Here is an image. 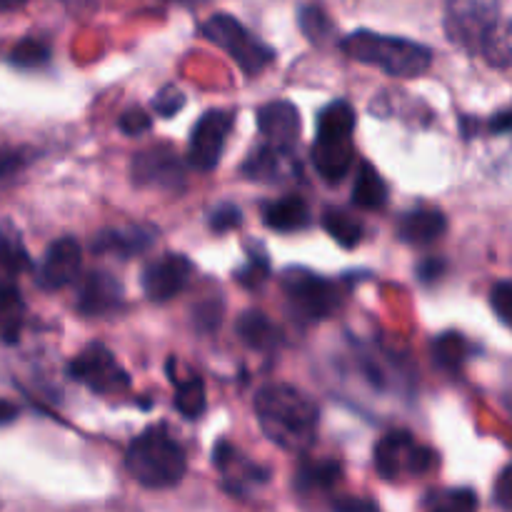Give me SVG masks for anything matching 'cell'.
Segmentation results:
<instances>
[{
    "instance_id": "19",
    "label": "cell",
    "mask_w": 512,
    "mask_h": 512,
    "mask_svg": "<svg viewBox=\"0 0 512 512\" xmlns=\"http://www.w3.org/2000/svg\"><path fill=\"white\" fill-rule=\"evenodd\" d=\"M353 140H340V143H318L313 145V165L325 183H340L348 178L353 168Z\"/></svg>"
},
{
    "instance_id": "15",
    "label": "cell",
    "mask_w": 512,
    "mask_h": 512,
    "mask_svg": "<svg viewBox=\"0 0 512 512\" xmlns=\"http://www.w3.org/2000/svg\"><path fill=\"white\" fill-rule=\"evenodd\" d=\"M258 130L265 145L283 153H293L300 138V113L288 100H273L258 110Z\"/></svg>"
},
{
    "instance_id": "24",
    "label": "cell",
    "mask_w": 512,
    "mask_h": 512,
    "mask_svg": "<svg viewBox=\"0 0 512 512\" xmlns=\"http://www.w3.org/2000/svg\"><path fill=\"white\" fill-rule=\"evenodd\" d=\"M25 323V303L18 285L0 278V338L5 343H18Z\"/></svg>"
},
{
    "instance_id": "31",
    "label": "cell",
    "mask_w": 512,
    "mask_h": 512,
    "mask_svg": "<svg viewBox=\"0 0 512 512\" xmlns=\"http://www.w3.org/2000/svg\"><path fill=\"white\" fill-rule=\"evenodd\" d=\"M268 275L270 260L268 253L263 250V245H248V263H245L243 268L235 270V280H238L240 285H245V288H258V285H263L265 280H268Z\"/></svg>"
},
{
    "instance_id": "40",
    "label": "cell",
    "mask_w": 512,
    "mask_h": 512,
    "mask_svg": "<svg viewBox=\"0 0 512 512\" xmlns=\"http://www.w3.org/2000/svg\"><path fill=\"white\" fill-rule=\"evenodd\" d=\"M495 503H498L503 510H510V503H512V470H510V465H508V468H503L498 483H495Z\"/></svg>"
},
{
    "instance_id": "5",
    "label": "cell",
    "mask_w": 512,
    "mask_h": 512,
    "mask_svg": "<svg viewBox=\"0 0 512 512\" xmlns=\"http://www.w3.org/2000/svg\"><path fill=\"white\" fill-rule=\"evenodd\" d=\"M200 35L213 45H218L223 53H228L248 78L260 75L275 60V50L228 13L210 15L200 25Z\"/></svg>"
},
{
    "instance_id": "32",
    "label": "cell",
    "mask_w": 512,
    "mask_h": 512,
    "mask_svg": "<svg viewBox=\"0 0 512 512\" xmlns=\"http://www.w3.org/2000/svg\"><path fill=\"white\" fill-rule=\"evenodd\" d=\"M50 60V45L40 38H23L10 50V63L18 68H43Z\"/></svg>"
},
{
    "instance_id": "36",
    "label": "cell",
    "mask_w": 512,
    "mask_h": 512,
    "mask_svg": "<svg viewBox=\"0 0 512 512\" xmlns=\"http://www.w3.org/2000/svg\"><path fill=\"white\" fill-rule=\"evenodd\" d=\"M208 223H210V230H213V233L223 235V233H230V230H235L240 223H243V213H240L238 205L223 203V205H218L213 213H210Z\"/></svg>"
},
{
    "instance_id": "20",
    "label": "cell",
    "mask_w": 512,
    "mask_h": 512,
    "mask_svg": "<svg viewBox=\"0 0 512 512\" xmlns=\"http://www.w3.org/2000/svg\"><path fill=\"white\" fill-rule=\"evenodd\" d=\"M263 223L278 233H298V230L308 228L313 218H310L308 203L300 195H285V198L265 205Z\"/></svg>"
},
{
    "instance_id": "4",
    "label": "cell",
    "mask_w": 512,
    "mask_h": 512,
    "mask_svg": "<svg viewBox=\"0 0 512 512\" xmlns=\"http://www.w3.org/2000/svg\"><path fill=\"white\" fill-rule=\"evenodd\" d=\"M125 468L143 488L165 490L185 478L188 460H185V450L180 448L178 440L163 425H153L128 445Z\"/></svg>"
},
{
    "instance_id": "11",
    "label": "cell",
    "mask_w": 512,
    "mask_h": 512,
    "mask_svg": "<svg viewBox=\"0 0 512 512\" xmlns=\"http://www.w3.org/2000/svg\"><path fill=\"white\" fill-rule=\"evenodd\" d=\"M190 273H193V263L185 255H160L158 260L145 265L143 278H140L145 298L153 300V303H168V300L178 298L188 288Z\"/></svg>"
},
{
    "instance_id": "27",
    "label": "cell",
    "mask_w": 512,
    "mask_h": 512,
    "mask_svg": "<svg viewBox=\"0 0 512 512\" xmlns=\"http://www.w3.org/2000/svg\"><path fill=\"white\" fill-rule=\"evenodd\" d=\"M323 228L340 248H358L360 240H363V223L343 208H325Z\"/></svg>"
},
{
    "instance_id": "1",
    "label": "cell",
    "mask_w": 512,
    "mask_h": 512,
    "mask_svg": "<svg viewBox=\"0 0 512 512\" xmlns=\"http://www.w3.org/2000/svg\"><path fill=\"white\" fill-rule=\"evenodd\" d=\"M445 33L450 43L483 55L495 68L510 65V23L503 0H445Z\"/></svg>"
},
{
    "instance_id": "41",
    "label": "cell",
    "mask_w": 512,
    "mask_h": 512,
    "mask_svg": "<svg viewBox=\"0 0 512 512\" xmlns=\"http://www.w3.org/2000/svg\"><path fill=\"white\" fill-rule=\"evenodd\" d=\"M335 512H378V505L368 498H338L333 503Z\"/></svg>"
},
{
    "instance_id": "30",
    "label": "cell",
    "mask_w": 512,
    "mask_h": 512,
    "mask_svg": "<svg viewBox=\"0 0 512 512\" xmlns=\"http://www.w3.org/2000/svg\"><path fill=\"white\" fill-rule=\"evenodd\" d=\"M300 33L313 45H328L335 38V23L320 5L308 3L298 10Z\"/></svg>"
},
{
    "instance_id": "17",
    "label": "cell",
    "mask_w": 512,
    "mask_h": 512,
    "mask_svg": "<svg viewBox=\"0 0 512 512\" xmlns=\"http://www.w3.org/2000/svg\"><path fill=\"white\" fill-rule=\"evenodd\" d=\"M448 230V220L438 208H415L398 223V235L408 245H430Z\"/></svg>"
},
{
    "instance_id": "29",
    "label": "cell",
    "mask_w": 512,
    "mask_h": 512,
    "mask_svg": "<svg viewBox=\"0 0 512 512\" xmlns=\"http://www.w3.org/2000/svg\"><path fill=\"white\" fill-rule=\"evenodd\" d=\"M30 255L23 238L10 223L0 225V270L8 275H20L30 270Z\"/></svg>"
},
{
    "instance_id": "39",
    "label": "cell",
    "mask_w": 512,
    "mask_h": 512,
    "mask_svg": "<svg viewBox=\"0 0 512 512\" xmlns=\"http://www.w3.org/2000/svg\"><path fill=\"white\" fill-rule=\"evenodd\" d=\"M445 270H448V263L443 258H428L418 265V280L425 285L438 283L445 275Z\"/></svg>"
},
{
    "instance_id": "35",
    "label": "cell",
    "mask_w": 512,
    "mask_h": 512,
    "mask_svg": "<svg viewBox=\"0 0 512 512\" xmlns=\"http://www.w3.org/2000/svg\"><path fill=\"white\" fill-rule=\"evenodd\" d=\"M185 105V95L178 85H165L155 93L153 98V113L160 115V118H173L183 110Z\"/></svg>"
},
{
    "instance_id": "10",
    "label": "cell",
    "mask_w": 512,
    "mask_h": 512,
    "mask_svg": "<svg viewBox=\"0 0 512 512\" xmlns=\"http://www.w3.org/2000/svg\"><path fill=\"white\" fill-rule=\"evenodd\" d=\"M130 178L140 188L178 193L185 185V163L170 145H153L135 153L130 163Z\"/></svg>"
},
{
    "instance_id": "28",
    "label": "cell",
    "mask_w": 512,
    "mask_h": 512,
    "mask_svg": "<svg viewBox=\"0 0 512 512\" xmlns=\"http://www.w3.org/2000/svg\"><path fill=\"white\" fill-rule=\"evenodd\" d=\"M468 355L470 345L460 333L448 330V333H440L438 338L433 340V360L438 363L440 370H445V373H460V368L465 365Z\"/></svg>"
},
{
    "instance_id": "23",
    "label": "cell",
    "mask_w": 512,
    "mask_h": 512,
    "mask_svg": "<svg viewBox=\"0 0 512 512\" xmlns=\"http://www.w3.org/2000/svg\"><path fill=\"white\" fill-rule=\"evenodd\" d=\"M290 163V153L275 150L270 145H260L243 163V175L258 183H278L285 175V165Z\"/></svg>"
},
{
    "instance_id": "9",
    "label": "cell",
    "mask_w": 512,
    "mask_h": 512,
    "mask_svg": "<svg viewBox=\"0 0 512 512\" xmlns=\"http://www.w3.org/2000/svg\"><path fill=\"white\" fill-rule=\"evenodd\" d=\"M235 113L225 108L208 110L198 118V123L193 125V133H190L188 143V165L198 173H210V170L218 168L220 158H223L225 143H228V135L233 130Z\"/></svg>"
},
{
    "instance_id": "37",
    "label": "cell",
    "mask_w": 512,
    "mask_h": 512,
    "mask_svg": "<svg viewBox=\"0 0 512 512\" xmlns=\"http://www.w3.org/2000/svg\"><path fill=\"white\" fill-rule=\"evenodd\" d=\"M118 128L120 133H125L128 138H138V135H145L153 128V118H150L143 108H128L118 118Z\"/></svg>"
},
{
    "instance_id": "46",
    "label": "cell",
    "mask_w": 512,
    "mask_h": 512,
    "mask_svg": "<svg viewBox=\"0 0 512 512\" xmlns=\"http://www.w3.org/2000/svg\"><path fill=\"white\" fill-rule=\"evenodd\" d=\"M25 3H28V0H0V10H15Z\"/></svg>"
},
{
    "instance_id": "26",
    "label": "cell",
    "mask_w": 512,
    "mask_h": 512,
    "mask_svg": "<svg viewBox=\"0 0 512 512\" xmlns=\"http://www.w3.org/2000/svg\"><path fill=\"white\" fill-rule=\"evenodd\" d=\"M168 375L170 383L175 385V410H178L183 418L198 420L200 415L208 410V398H205V383L198 378V375H188L185 380H180L178 375L173 373L168 363Z\"/></svg>"
},
{
    "instance_id": "18",
    "label": "cell",
    "mask_w": 512,
    "mask_h": 512,
    "mask_svg": "<svg viewBox=\"0 0 512 512\" xmlns=\"http://www.w3.org/2000/svg\"><path fill=\"white\" fill-rule=\"evenodd\" d=\"M235 333H238V338L248 348L258 350V353H273L283 343L280 328L263 310H245V313H240L238 323H235Z\"/></svg>"
},
{
    "instance_id": "33",
    "label": "cell",
    "mask_w": 512,
    "mask_h": 512,
    "mask_svg": "<svg viewBox=\"0 0 512 512\" xmlns=\"http://www.w3.org/2000/svg\"><path fill=\"white\" fill-rule=\"evenodd\" d=\"M223 298L220 295H208L205 300H200L193 308V325L198 328V333H215L223 323Z\"/></svg>"
},
{
    "instance_id": "45",
    "label": "cell",
    "mask_w": 512,
    "mask_h": 512,
    "mask_svg": "<svg viewBox=\"0 0 512 512\" xmlns=\"http://www.w3.org/2000/svg\"><path fill=\"white\" fill-rule=\"evenodd\" d=\"M168 3L183 5V8H200V5H208L213 3V0H168Z\"/></svg>"
},
{
    "instance_id": "16",
    "label": "cell",
    "mask_w": 512,
    "mask_h": 512,
    "mask_svg": "<svg viewBox=\"0 0 512 512\" xmlns=\"http://www.w3.org/2000/svg\"><path fill=\"white\" fill-rule=\"evenodd\" d=\"M155 230L143 225H128V228H105L90 243L95 255H113L118 260H130L153 248Z\"/></svg>"
},
{
    "instance_id": "3",
    "label": "cell",
    "mask_w": 512,
    "mask_h": 512,
    "mask_svg": "<svg viewBox=\"0 0 512 512\" xmlns=\"http://www.w3.org/2000/svg\"><path fill=\"white\" fill-rule=\"evenodd\" d=\"M340 50L355 63L373 65L390 78H418L433 65V50L428 45L375 30L348 33L340 40Z\"/></svg>"
},
{
    "instance_id": "14",
    "label": "cell",
    "mask_w": 512,
    "mask_h": 512,
    "mask_svg": "<svg viewBox=\"0 0 512 512\" xmlns=\"http://www.w3.org/2000/svg\"><path fill=\"white\" fill-rule=\"evenodd\" d=\"M80 263H83V250L80 243L70 235H63L55 243L48 245L43 260L38 265V285L43 290H60L78 278Z\"/></svg>"
},
{
    "instance_id": "43",
    "label": "cell",
    "mask_w": 512,
    "mask_h": 512,
    "mask_svg": "<svg viewBox=\"0 0 512 512\" xmlns=\"http://www.w3.org/2000/svg\"><path fill=\"white\" fill-rule=\"evenodd\" d=\"M510 128H512V113L508 108L495 113L493 120H490V130H493V135H505Z\"/></svg>"
},
{
    "instance_id": "38",
    "label": "cell",
    "mask_w": 512,
    "mask_h": 512,
    "mask_svg": "<svg viewBox=\"0 0 512 512\" xmlns=\"http://www.w3.org/2000/svg\"><path fill=\"white\" fill-rule=\"evenodd\" d=\"M490 308L495 310L498 320L503 325H510L512 318V283L510 280H500L490 290Z\"/></svg>"
},
{
    "instance_id": "2",
    "label": "cell",
    "mask_w": 512,
    "mask_h": 512,
    "mask_svg": "<svg viewBox=\"0 0 512 512\" xmlns=\"http://www.w3.org/2000/svg\"><path fill=\"white\" fill-rule=\"evenodd\" d=\"M255 415L275 445L290 453H305L315 443L320 408L303 390L285 383L265 385L255 395Z\"/></svg>"
},
{
    "instance_id": "12",
    "label": "cell",
    "mask_w": 512,
    "mask_h": 512,
    "mask_svg": "<svg viewBox=\"0 0 512 512\" xmlns=\"http://www.w3.org/2000/svg\"><path fill=\"white\" fill-rule=\"evenodd\" d=\"M125 288L113 273L105 270H90L78 285V298H75V310L85 318H105L123 308Z\"/></svg>"
},
{
    "instance_id": "13",
    "label": "cell",
    "mask_w": 512,
    "mask_h": 512,
    "mask_svg": "<svg viewBox=\"0 0 512 512\" xmlns=\"http://www.w3.org/2000/svg\"><path fill=\"white\" fill-rule=\"evenodd\" d=\"M213 465L223 475L225 488L235 495H248L255 485H265L270 480V470L260 468L253 460L245 458L233 443L218 440L213 448Z\"/></svg>"
},
{
    "instance_id": "21",
    "label": "cell",
    "mask_w": 512,
    "mask_h": 512,
    "mask_svg": "<svg viewBox=\"0 0 512 512\" xmlns=\"http://www.w3.org/2000/svg\"><path fill=\"white\" fill-rule=\"evenodd\" d=\"M355 130V110L348 100H335L325 105L318 115V130L315 140L318 143H340V140H353Z\"/></svg>"
},
{
    "instance_id": "22",
    "label": "cell",
    "mask_w": 512,
    "mask_h": 512,
    "mask_svg": "<svg viewBox=\"0 0 512 512\" xmlns=\"http://www.w3.org/2000/svg\"><path fill=\"white\" fill-rule=\"evenodd\" d=\"M343 478V465L338 460H303L295 473V490L298 493H323L335 488Z\"/></svg>"
},
{
    "instance_id": "6",
    "label": "cell",
    "mask_w": 512,
    "mask_h": 512,
    "mask_svg": "<svg viewBox=\"0 0 512 512\" xmlns=\"http://www.w3.org/2000/svg\"><path fill=\"white\" fill-rule=\"evenodd\" d=\"M283 293L295 318L305 323H323L343 305L345 293L338 283L305 268H288L283 273Z\"/></svg>"
},
{
    "instance_id": "8",
    "label": "cell",
    "mask_w": 512,
    "mask_h": 512,
    "mask_svg": "<svg viewBox=\"0 0 512 512\" xmlns=\"http://www.w3.org/2000/svg\"><path fill=\"white\" fill-rule=\"evenodd\" d=\"M68 375L98 395H118L130 388L123 365L103 343H90L68 363Z\"/></svg>"
},
{
    "instance_id": "44",
    "label": "cell",
    "mask_w": 512,
    "mask_h": 512,
    "mask_svg": "<svg viewBox=\"0 0 512 512\" xmlns=\"http://www.w3.org/2000/svg\"><path fill=\"white\" fill-rule=\"evenodd\" d=\"M15 418H18V408L13 403H8V400H0V425L13 423Z\"/></svg>"
},
{
    "instance_id": "42",
    "label": "cell",
    "mask_w": 512,
    "mask_h": 512,
    "mask_svg": "<svg viewBox=\"0 0 512 512\" xmlns=\"http://www.w3.org/2000/svg\"><path fill=\"white\" fill-rule=\"evenodd\" d=\"M18 168H20V155L13 153V150L0 148V180L13 175Z\"/></svg>"
},
{
    "instance_id": "7",
    "label": "cell",
    "mask_w": 512,
    "mask_h": 512,
    "mask_svg": "<svg viewBox=\"0 0 512 512\" xmlns=\"http://www.w3.org/2000/svg\"><path fill=\"white\" fill-rule=\"evenodd\" d=\"M438 463L435 450L425 448L408 430H393L375 445V470L383 480H403L428 475Z\"/></svg>"
},
{
    "instance_id": "25",
    "label": "cell",
    "mask_w": 512,
    "mask_h": 512,
    "mask_svg": "<svg viewBox=\"0 0 512 512\" xmlns=\"http://www.w3.org/2000/svg\"><path fill=\"white\" fill-rule=\"evenodd\" d=\"M385 203H388V183L378 173V168H373L370 163H360L353 185V205L363 210H380L385 208Z\"/></svg>"
},
{
    "instance_id": "34",
    "label": "cell",
    "mask_w": 512,
    "mask_h": 512,
    "mask_svg": "<svg viewBox=\"0 0 512 512\" xmlns=\"http://www.w3.org/2000/svg\"><path fill=\"white\" fill-rule=\"evenodd\" d=\"M478 510V495L470 488H455L445 490V493L435 495L433 510L430 512H475Z\"/></svg>"
}]
</instances>
